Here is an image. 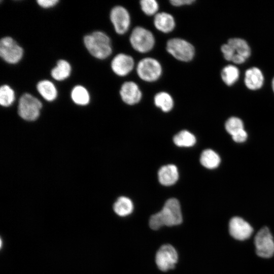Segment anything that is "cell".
<instances>
[{"instance_id":"1","label":"cell","mask_w":274,"mask_h":274,"mask_svg":"<svg viewBox=\"0 0 274 274\" xmlns=\"http://www.w3.org/2000/svg\"><path fill=\"white\" fill-rule=\"evenodd\" d=\"M183 220L179 201L175 198L168 199L159 212L152 215L149 226L153 230H158L163 226H173L182 223Z\"/></svg>"},{"instance_id":"2","label":"cell","mask_w":274,"mask_h":274,"mask_svg":"<svg viewBox=\"0 0 274 274\" xmlns=\"http://www.w3.org/2000/svg\"><path fill=\"white\" fill-rule=\"evenodd\" d=\"M84 43L89 52L99 59L108 58L112 52L111 42L104 32L95 31L84 37Z\"/></svg>"},{"instance_id":"3","label":"cell","mask_w":274,"mask_h":274,"mask_svg":"<svg viewBox=\"0 0 274 274\" xmlns=\"http://www.w3.org/2000/svg\"><path fill=\"white\" fill-rule=\"evenodd\" d=\"M129 42L133 49L145 53L153 48L155 40L151 31L143 27L136 26L131 31Z\"/></svg>"},{"instance_id":"4","label":"cell","mask_w":274,"mask_h":274,"mask_svg":"<svg viewBox=\"0 0 274 274\" xmlns=\"http://www.w3.org/2000/svg\"><path fill=\"white\" fill-rule=\"evenodd\" d=\"M166 51L176 59L183 62L192 60L195 55L194 46L181 38H173L166 43Z\"/></svg>"},{"instance_id":"5","label":"cell","mask_w":274,"mask_h":274,"mask_svg":"<svg viewBox=\"0 0 274 274\" xmlns=\"http://www.w3.org/2000/svg\"><path fill=\"white\" fill-rule=\"evenodd\" d=\"M136 73L142 80L152 82L161 77L162 68L160 62L155 58L146 57L141 59L136 67Z\"/></svg>"},{"instance_id":"6","label":"cell","mask_w":274,"mask_h":274,"mask_svg":"<svg viewBox=\"0 0 274 274\" xmlns=\"http://www.w3.org/2000/svg\"><path fill=\"white\" fill-rule=\"evenodd\" d=\"M42 107V104L38 98L30 94L24 93L19 100L18 114L24 120H35L39 116Z\"/></svg>"},{"instance_id":"7","label":"cell","mask_w":274,"mask_h":274,"mask_svg":"<svg viewBox=\"0 0 274 274\" xmlns=\"http://www.w3.org/2000/svg\"><path fill=\"white\" fill-rule=\"evenodd\" d=\"M257 255L263 258H270L274 255V240L269 229L261 228L254 237Z\"/></svg>"},{"instance_id":"8","label":"cell","mask_w":274,"mask_h":274,"mask_svg":"<svg viewBox=\"0 0 274 274\" xmlns=\"http://www.w3.org/2000/svg\"><path fill=\"white\" fill-rule=\"evenodd\" d=\"M23 50L17 42L10 37H6L0 41V56L7 63L15 64L22 57Z\"/></svg>"},{"instance_id":"9","label":"cell","mask_w":274,"mask_h":274,"mask_svg":"<svg viewBox=\"0 0 274 274\" xmlns=\"http://www.w3.org/2000/svg\"><path fill=\"white\" fill-rule=\"evenodd\" d=\"M178 260L177 252L170 244H165L161 246L155 257L156 265L162 271L174 269Z\"/></svg>"},{"instance_id":"10","label":"cell","mask_w":274,"mask_h":274,"mask_svg":"<svg viewBox=\"0 0 274 274\" xmlns=\"http://www.w3.org/2000/svg\"><path fill=\"white\" fill-rule=\"evenodd\" d=\"M110 20L115 31L119 35L125 33L130 27V16L124 7L117 6L112 8L110 15Z\"/></svg>"},{"instance_id":"11","label":"cell","mask_w":274,"mask_h":274,"mask_svg":"<svg viewBox=\"0 0 274 274\" xmlns=\"http://www.w3.org/2000/svg\"><path fill=\"white\" fill-rule=\"evenodd\" d=\"M229 233L235 239L243 241L249 238L254 229L246 221L239 217H233L229 222Z\"/></svg>"},{"instance_id":"12","label":"cell","mask_w":274,"mask_h":274,"mask_svg":"<svg viewBox=\"0 0 274 274\" xmlns=\"http://www.w3.org/2000/svg\"><path fill=\"white\" fill-rule=\"evenodd\" d=\"M134 61L133 58L126 54L119 53L112 59L111 66L113 72L117 76L124 77L133 70Z\"/></svg>"},{"instance_id":"13","label":"cell","mask_w":274,"mask_h":274,"mask_svg":"<svg viewBox=\"0 0 274 274\" xmlns=\"http://www.w3.org/2000/svg\"><path fill=\"white\" fill-rule=\"evenodd\" d=\"M120 95L122 100L129 105L138 103L142 97V93L138 85L133 81H127L122 85Z\"/></svg>"},{"instance_id":"14","label":"cell","mask_w":274,"mask_h":274,"mask_svg":"<svg viewBox=\"0 0 274 274\" xmlns=\"http://www.w3.org/2000/svg\"><path fill=\"white\" fill-rule=\"evenodd\" d=\"M154 25L156 28L163 33L172 31L176 25L174 17L166 12L158 13L155 15Z\"/></svg>"},{"instance_id":"15","label":"cell","mask_w":274,"mask_h":274,"mask_svg":"<svg viewBox=\"0 0 274 274\" xmlns=\"http://www.w3.org/2000/svg\"><path fill=\"white\" fill-rule=\"evenodd\" d=\"M264 77L261 70L256 67L248 69L245 72V83L250 90L260 89L263 85Z\"/></svg>"},{"instance_id":"16","label":"cell","mask_w":274,"mask_h":274,"mask_svg":"<svg viewBox=\"0 0 274 274\" xmlns=\"http://www.w3.org/2000/svg\"><path fill=\"white\" fill-rule=\"evenodd\" d=\"M159 182L164 186L174 184L178 180L179 173L177 167L173 164L162 166L158 173Z\"/></svg>"},{"instance_id":"17","label":"cell","mask_w":274,"mask_h":274,"mask_svg":"<svg viewBox=\"0 0 274 274\" xmlns=\"http://www.w3.org/2000/svg\"><path fill=\"white\" fill-rule=\"evenodd\" d=\"M37 88L40 94L47 101H53L57 96L56 88L50 81H40L37 84Z\"/></svg>"},{"instance_id":"18","label":"cell","mask_w":274,"mask_h":274,"mask_svg":"<svg viewBox=\"0 0 274 274\" xmlns=\"http://www.w3.org/2000/svg\"><path fill=\"white\" fill-rule=\"evenodd\" d=\"M71 72V66L69 62L63 59L59 60L56 66L52 69V77L57 81H62L68 78Z\"/></svg>"},{"instance_id":"19","label":"cell","mask_w":274,"mask_h":274,"mask_svg":"<svg viewBox=\"0 0 274 274\" xmlns=\"http://www.w3.org/2000/svg\"><path fill=\"white\" fill-rule=\"evenodd\" d=\"M114 212L120 216H126L130 214L133 210L131 200L125 196L119 197L114 204Z\"/></svg>"},{"instance_id":"20","label":"cell","mask_w":274,"mask_h":274,"mask_svg":"<svg viewBox=\"0 0 274 274\" xmlns=\"http://www.w3.org/2000/svg\"><path fill=\"white\" fill-rule=\"evenodd\" d=\"M200 161L205 167L209 169H214L219 165L220 158L213 150L207 149L202 152L200 157Z\"/></svg>"},{"instance_id":"21","label":"cell","mask_w":274,"mask_h":274,"mask_svg":"<svg viewBox=\"0 0 274 274\" xmlns=\"http://www.w3.org/2000/svg\"><path fill=\"white\" fill-rule=\"evenodd\" d=\"M154 101L155 106L164 112L170 111L174 107L173 98L166 92L161 91L156 93Z\"/></svg>"},{"instance_id":"22","label":"cell","mask_w":274,"mask_h":274,"mask_svg":"<svg viewBox=\"0 0 274 274\" xmlns=\"http://www.w3.org/2000/svg\"><path fill=\"white\" fill-rule=\"evenodd\" d=\"M227 43L234 50L235 54H239L246 59L251 55V49L247 42L241 38H231L228 40Z\"/></svg>"},{"instance_id":"23","label":"cell","mask_w":274,"mask_h":274,"mask_svg":"<svg viewBox=\"0 0 274 274\" xmlns=\"http://www.w3.org/2000/svg\"><path fill=\"white\" fill-rule=\"evenodd\" d=\"M73 101L79 105H86L90 100L89 94L87 89L81 85L75 86L71 91Z\"/></svg>"},{"instance_id":"24","label":"cell","mask_w":274,"mask_h":274,"mask_svg":"<svg viewBox=\"0 0 274 274\" xmlns=\"http://www.w3.org/2000/svg\"><path fill=\"white\" fill-rule=\"evenodd\" d=\"M221 78L223 82L228 86L234 84L238 80L239 72L237 67L233 65H228L222 70Z\"/></svg>"},{"instance_id":"25","label":"cell","mask_w":274,"mask_h":274,"mask_svg":"<svg viewBox=\"0 0 274 274\" xmlns=\"http://www.w3.org/2000/svg\"><path fill=\"white\" fill-rule=\"evenodd\" d=\"M174 143L179 147H191L196 143L195 136L187 130H182L173 138Z\"/></svg>"},{"instance_id":"26","label":"cell","mask_w":274,"mask_h":274,"mask_svg":"<svg viewBox=\"0 0 274 274\" xmlns=\"http://www.w3.org/2000/svg\"><path fill=\"white\" fill-rule=\"evenodd\" d=\"M15 99L13 90L7 85H3L0 88V104L2 106L8 107Z\"/></svg>"},{"instance_id":"27","label":"cell","mask_w":274,"mask_h":274,"mask_svg":"<svg viewBox=\"0 0 274 274\" xmlns=\"http://www.w3.org/2000/svg\"><path fill=\"white\" fill-rule=\"evenodd\" d=\"M225 127L227 132L231 135L244 129L242 121L239 118L235 117L229 118L226 121Z\"/></svg>"},{"instance_id":"28","label":"cell","mask_w":274,"mask_h":274,"mask_svg":"<svg viewBox=\"0 0 274 274\" xmlns=\"http://www.w3.org/2000/svg\"><path fill=\"white\" fill-rule=\"evenodd\" d=\"M140 5L142 11L147 15L152 16L158 13L159 4L155 0H142Z\"/></svg>"},{"instance_id":"29","label":"cell","mask_w":274,"mask_h":274,"mask_svg":"<svg viewBox=\"0 0 274 274\" xmlns=\"http://www.w3.org/2000/svg\"><path fill=\"white\" fill-rule=\"evenodd\" d=\"M221 51L223 54L224 58L228 61H232V59L235 54V52L233 48L228 43L223 44L221 48Z\"/></svg>"},{"instance_id":"30","label":"cell","mask_w":274,"mask_h":274,"mask_svg":"<svg viewBox=\"0 0 274 274\" xmlns=\"http://www.w3.org/2000/svg\"><path fill=\"white\" fill-rule=\"evenodd\" d=\"M247 133L244 129H242L232 135L233 140L237 143L245 142L247 139Z\"/></svg>"},{"instance_id":"31","label":"cell","mask_w":274,"mask_h":274,"mask_svg":"<svg viewBox=\"0 0 274 274\" xmlns=\"http://www.w3.org/2000/svg\"><path fill=\"white\" fill-rule=\"evenodd\" d=\"M59 2L58 0H38V4L44 8H49L55 6Z\"/></svg>"},{"instance_id":"32","label":"cell","mask_w":274,"mask_h":274,"mask_svg":"<svg viewBox=\"0 0 274 274\" xmlns=\"http://www.w3.org/2000/svg\"><path fill=\"white\" fill-rule=\"evenodd\" d=\"M172 5L175 7H181L190 5L195 2L194 0H172L169 1Z\"/></svg>"},{"instance_id":"33","label":"cell","mask_w":274,"mask_h":274,"mask_svg":"<svg viewBox=\"0 0 274 274\" xmlns=\"http://www.w3.org/2000/svg\"><path fill=\"white\" fill-rule=\"evenodd\" d=\"M246 60V59L244 57L239 54H235L232 59V61L236 64H241L244 63Z\"/></svg>"},{"instance_id":"34","label":"cell","mask_w":274,"mask_h":274,"mask_svg":"<svg viewBox=\"0 0 274 274\" xmlns=\"http://www.w3.org/2000/svg\"><path fill=\"white\" fill-rule=\"evenodd\" d=\"M272 88L273 91L274 92V77L272 81Z\"/></svg>"}]
</instances>
